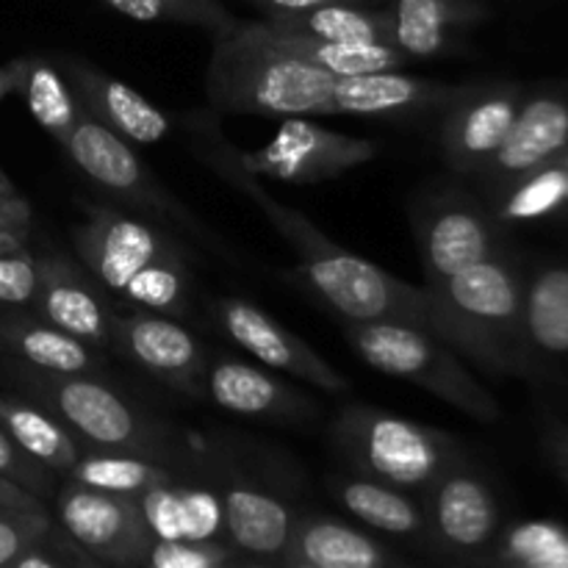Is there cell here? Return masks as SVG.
I'll return each mask as SVG.
<instances>
[{
	"label": "cell",
	"mask_w": 568,
	"mask_h": 568,
	"mask_svg": "<svg viewBox=\"0 0 568 568\" xmlns=\"http://www.w3.org/2000/svg\"><path fill=\"white\" fill-rule=\"evenodd\" d=\"M194 153L231 189L242 192L297 255V272L305 288L342 322H416L427 327V288L392 275L369 258L349 253L327 239L314 222L292 205L272 197L253 172L239 164L236 148L222 136L211 116L189 122Z\"/></svg>",
	"instance_id": "1"
},
{
	"label": "cell",
	"mask_w": 568,
	"mask_h": 568,
	"mask_svg": "<svg viewBox=\"0 0 568 568\" xmlns=\"http://www.w3.org/2000/svg\"><path fill=\"white\" fill-rule=\"evenodd\" d=\"M336 78L272 42L261 22L239 20L216 33L205 70V98L216 114L327 116Z\"/></svg>",
	"instance_id": "2"
},
{
	"label": "cell",
	"mask_w": 568,
	"mask_h": 568,
	"mask_svg": "<svg viewBox=\"0 0 568 568\" xmlns=\"http://www.w3.org/2000/svg\"><path fill=\"white\" fill-rule=\"evenodd\" d=\"M427 327L488 372L519 364L525 288L503 255H488L453 277L425 283Z\"/></svg>",
	"instance_id": "3"
},
{
	"label": "cell",
	"mask_w": 568,
	"mask_h": 568,
	"mask_svg": "<svg viewBox=\"0 0 568 568\" xmlns=\"http://www.w3.org/2000/svg\"><path fill=\"white\" fill-rule=\"evenodd\" d=\"M3 369L20 392L59 416L83 447L125 449L170 466L186 464L181 438L111 386L105 375H59L11 358Z\"/></svg>",
	"instance_id": "4"
},
{
	"label": "cell",
	"mask_w": 568,
	"mask_h": 568,
	"mask_svg": "<svg viewBox=\"0 0 568 568\" xmlns=\"http://www.w3.org/2000/svg\"><path fill=\"white\" fill-rule=\"evenodd\" d=\"M333 449L355 475L422 494L447 466L464 458L458 438L372 405H347L331 422Z\"/></svg>",
	"instance_id": "5"
},
{
	"label": "cell",
	"mask_w": 568,
	"mask_h": 568,
	"mask_svg": "<svg viewBox=\"0 0 568 568\" xmlns=\"http://www.w3.org/2000/svg\"><path fill=\"white\" fill-rule=\"evenodd\" d=\"M364 364L381 375L414 383L477 422H497L499 405L464 366L460 355L430 327L416 322H342Z\"/></svg>",
	"instance_id": "6"
},
{
	"label": "cell",
	"mask_w": 568,
	"mask_h": 568,
	"mask_svg": "<svg viewBox=\"0 0 568 568\" xmlns=\"http://www.w3.org/2000/svg\"><path fill=\"white\" fill-rule=\"evenodd\" d=\"M61 148L92 186L103 189L111 197L122 200L142 214L172 222L192 239L209 244L211 250H222L220 239L150 172L131 142L89 116L87 111H81L75 128L61 142Z\"/></svg>",
	"instance_id": "7"
},
{
	"label": "cell",
	"mask_w": 568,
	"mask_h": 568,
	"mask_svg": "<svg viewBox=\"0 0 568 568\" xmlns=\"http://www.w3.org/2000/svg\"><path fill=\"white\" fill-rule=\"evenodd\" d=\"M419 497L425 536L416 549L438 564L480 566L499 536V503L486 477L458 458Z\"/></svg>",
	"instance_id": "8"
},
{
	"label": "cell",
	"mask_w": 568,
	"mask_h": 568,
	"mask_svg": "<svg viewBox=\"0 0 568 568\" xmlns=\"http://www.w3.org/2000/svg\"><path fill=\"white\" fill-rule=\"evenodd\" d=\"M410 227L425 283L447 281L497 253V214L464 189L442 186L422 194L410 209Z\"/></svg>",
	"instance_id": "9"
},
{
	"label": "cell",
	"mask_w": 568,
	"mask_h": 568,
	"mask_svg": "<svg viewBox=\"0 0 568 568\" xmlns=\"http://www.w3.org/2000/svg\"><path fill=\"white\" fill-rule=\"evenodd\" d=\"M239 164L255 178L286 183H322L369 164L381 155V142L349 136L320 125L311 116H281V125L264 148L236 150Z\"/></svg>",
	"instance_id": "10"
},
{
	"label": "cell",
	"mask_w": 568,
	"mask_h": 568,
	"mask_svg": "<svg viewBox=\"0 0 568 568\" xmlns=\"http://www.w3.org/2000/svg\"><path fill=\"white\" fill-rule=\"evenodd\" d=\"M53 508L55 525L100 566L144 568V558L155 538L139 510L136 497L67 480L55 491Z\"/></svg>",
	"instance_id": "11"
},
{
	"label": "cell",
	"mask_w": 568,
	"mask_h": 568,
	"mask_svg": "<svg viewBox=\"0 0 568 568\" xmlns=\"http://www.w3.org/2000/svg\"><path fill=\"white\" fill-rule=\"evenodd\" d=\"M72 244L83 270L114 297L144 264L181 247L159 225L111 205H87V220L72 227Z\"/></svg>",
	"instance_id": "12"
},
{
	"label": "cell",
	"mask_w": 568,
	"mask_h": 568,
	"mask_svg": "<svg viewBox=\"0 0 568 568\" xmlns=\"http://www.w3.org/2000/svg\"><path fill=\"white\" fill-rule=\"evenodd\" d=\"M111 347L131 358L144 375L181 392L186 397H203L205 344L178 322V316L150 314V311H114L111 316Z\"/></svg>",
	"instance_id": "13"
},
{
	"label": "cell",
	"mask_w": 568,
	"mask_h": 568,
	"mask_svg": "<svg viewBox=\"0 0 568 568\" xmlns=\"http://www.w3.org/2000/svg\"><path fill=\"white\" fill-rule=\"evenodd\" d=\"M211 314H214L216 327L225 333L227 342L253 355L266 369L292 375L327 394H342L349 388L347 377L333 369L320 353H314L311 344L294 336L288 327L272 320L264 308H258L250 300L222 297L211 305Z\"/></svg>",
	"instance_id": "14"
},
{
	"label": "cell",
	"mask_w": 568,
	"mask_h": 568,
	"mask_svg": "<svg viewBox=\"0 0 568 568\" xmlns=\"http://www.w3.org/2000/svg\"><path fill=\"white\" fill-rule=\"evenodd\" d=\"M225 510L227 541L253 564L277 566L288 541L297 508L292 499L266 486L233 460H214V480Z\"/></svg>",
	"instance_id": "15"
},
{
	"label": "cell",
	"mask_w": 568,
	"mask_h": 568,
	"mask_svg": "<svg viewBox=\"0 0 568 568\" xmlns=\"http://www.w3.org/2000/svg\"><path fill=\"white\" fill-rule=\"evenodd\" d=\"M519 105L521 94L514 83H471L469 92L444 111L438 125V148L449 170L475 178L505 142Z\"/></svg>",
	"instance_id": "16"
},
{
	"label": "cell",
	"mask_w": 568,
	"mask_h": 568,
	"mask_svg": "<svg viewBox=\"0 0 568 568\" xmlns=\"http://www.w3.org/2000/svg\"><path fill=\"white\" fill-rule=\"evenodd\" d=\"M203 397L225 414L275 425H297L320 414L314 399L305 397L292 383L227 355L209 358L205 364Z\"/></svg>",
	"instance_id": "17"
},
{
	"label": "cell",
	"mask_w": 568,
	"mask_h": 568,
	"mask_svg": "<svg viewBox=\"0 0 568 568\" xmlns=\"http://www.w3.org/2000/svg\"><path fill=\"white\" fill-rule=\"evenodd\" d=\"M469 89L471 83H444L433 78L405 75L399 70L369 72V75L336 78L333 111L372 116V120H425V116L444 114Z\"/></svg>",
	"instance_id": "18"
},
{
	"label": "cell",
	"mask_w": 568,
	"mask_h": 568,
	"mask_svg": "<svg viewBox=\"0 0 568 568\" xmlns=\"http://www.w3.org/2000/svg\"><path fill=\"white\" fill-rule=\"evenodd\" d=\"M39 316L72 333L94 349H111V316L114 305L81 266L61 253L39 255V292L33 303Z\"/></svg>",
	"instance_id": "19"
},
{
	"label": "cell",
	"mask_w": 568,
	"mask_h": 568,
	"mask_svg": "<svg viewBox=\"0 0 568 568\" xmlns=\"http://www.w3.org/2000/svg\"><path fill=\"white\" fill-rule=\"evenodd\" d=\"M568 150V103L555 94H538L519 105L508 136L499 144L477 181L491 194H503L527 172L549 164Z\"/></svg>",
	"instance_id": "20"
},
{
	"label": "cell",
	"mask_w": 568,
	"mask_h": 568,
	"mask_svg": "<svg viewBox=\"0 0 568 568\" xmlns=\"http://www.w3.org/2000/svg\"><path fill=\"white\" fill-rule=\"evenodd\" d=\"M59 67L64 70V78L70 81L81 111L103 122L105 128L120 133L131 144H159L175 128L172 116L142 92H136L131 83L120 81L87 61L72 59V55L59 59Z\"/></svg>",
	"instance_id": "21"
},
{
	"label": "cell",
	"mask_w": 568,
	"mask_h": 568,
	"mask_svg": "<svg viewBox=\"0 0 568 568\" xmlns=\"http://www.w3.org/2000/svg\"><path fill=\"white\" fill-rule=\"evenodd\" d=\"M277 566L286 568H392L408 558L327 514H297Z\"/></svg>",
	"instance_id": "22"
},
{
	"label": "cell",
	"mask_w": 568,
	"mask_h": 568,
	"mask_svg": "<svg viewBox=\"0 0 568 568\" xmlns=\"http://www.w3.org/2000/svg\"><path fill=\"white\" fill-rule=\"evenodd\" d=\"M153 538L166 541H227L225 510L216 486L178 475L136 497ZM231 544V541H227Z\"/></svg>",
	"instance_id": "23"
},
{
	"label": "cell",
	"mask_w": 568,
	"mask_h": 568,
	"mask_svg": "<svg viewBox=\"0 0 568 568\" xmlns=\"http://www.w3.org/2000/svg\"><path fill=\"white\" fill-rule=\"evenodd\" d=\"M388 44L414 59H438L458 48L460 33L488 17L480 0H388Z\"/></svg>",
	"instance_id": "24"
},
{
	"label": "cell",
	"mask_w": 568,
	"mask_h": 568,
	"mask_svg": "<svg viewBox=\"0 0 568 568\" xmlns=\"http://www.w3.org/2000/svg\"><path fill=\"white\" fill-rule=\"evenodd\" d=\"M0 353L11 361L59 375H103V355L92 344L20 308L0 314Z\"/></svg>",
	"instance_id": "25"
},
{
	"label": "cell",
	"mask_w": 568,
	"mask_h": 568,
	"mask_svg": "<svg viewBox=\"0 0 568 568\" xmlns=\"http://www.w3.org/2000/svg\"><path fill=\"white\" fill-rule=\"evenodd\" d=\"M327 486L336 503H342L361 525L419 547L425 536V508L419 494L364 475H336Z\"/></svg>",
	"instance_id": "26"
},
{
	"label": "cell",
	"mask_w": 568,
	"mask_h": 568,
	"mask_svg": "<svg viewBox=\"0 0 568 568\" xmlns=\"http://www.w3.org/2000/svg\"><path fill=\"white\" fill-rule=\"evenodd\" d=\"M0 425L31 458L55 475H67L83 453V444L67 430L64 422L31 397L0 394Z\"/></svg>",
	"instance_id": "27"
},
{
	"label": "cell",
	"mask_w": 568,
	"mask_h": 568,
	"mask_svg": "<svg viewBox=\"0 0 568 568\" xmlns=\"http://www.w3.org/2000/svg\"><path fill=\"white\" fill-rule=\"evenodd\" d=\"M266 37L275 44H281L286 53L297 55L305 64L316 67V70L327 72L333 78H353V75H369V72H386V70H403L408 64V55L397 50L388 42H331V39H314L300 37V33L275 31L258 20Z\"/></svg>",
	"instance_id": "28"
},
{
	"label": "cell",
	"mask_w": 568,
	"mask_h": 568,
	"mask_svg": "<svg viewBox=\"0 0 568 568\" xmlns=\"http://www.w3.org/2000/svg\"><path fill=\"white\" fill-rule=\"evenodd\" d=\"M264 22L275 31L331 42H388L392 31L386 6L364 3H325L303 11H275L264 14Z\"/></svg>",
	"instance_id": "29"
},
{
	"label": "cell",
	"mask_w": 568,
	"mask_h": 568,
	"mask_svg": "<svg viewBox=\"0 0 568 568\" xmlns=\"http://www.w3.org/2000/svg\"><path fill=\"white\" fill-rule=\"evenodd\" d=\"M178 475H181L178 466L159 464V460L125 453V449L83 447L81 458L67 471V480L100 488V491L122 494V497H139L148 488L175 480Z\"/></svg>",
	"instance_id": "30"
},
{
	"label": "cell",
	"mask_w": 568,
	"mask_h": 568,
	"mask_svg": "<svg viewBox=\"0 0 568 568\" xmlns=\"http://www.w3.org/2000/svg\"><path fill=\"white\" fill-rule=\"evenodd\" d=\"M120 300L131 311H150V314L183 316L192 300V270L183 247L161 255V258L144 264L125 288Z\"/></svg>",
	"instance_id": "31"
},
{
	"label": "cell",
	"mask_w": 568,
	"mask_h": 568,
	"mask_svg": "<svg viewBox=\"0 0 568 568\" xmlns=\"http://www.w3.org/2000/svg\"><path fill=\"white\" fill-rule=\"evenodd\" d=\"M521 331L536 349L568 355V270L552 266L530 281L521 305Z\"/></svg>",
	"instance_id": "32"
},
{
	"label": "cell",
	"mask_w": 568,
	"mask_h": 568,
	"mask_svg": "<svg viewBox=\"0 0 568 568\" xmlns=\"http://www.w3.org/2000/svg\"><path fill=\"white\" fill-rule=\"evenodd\" d=\"M20 94L37 125L48 136H53L59 144L70 136L81 116V103H78L70 81L61 75L53 61L42 59V55H28Z\"/></svg>",
	"instance_id": "33"
},
{
	"label": "cell",
	"mask_w": 568,
	"mask_h": 568,
	"mask_svg": "<svg viewBox=\"0 0 568 568\" xmlns=\"http://www.w3.org/2000/svg\"><path fill=\"white\" fill-rule=\"evenodd\" d=\"M480 564L519 568H568V530L558 521H519L494 538Z\"/></svg>",
	"instance_id": "34"
},
{
	"label": "cell",
	"mask_w": 568,
	"mask_h": 568,
	"mask_svg": "<svg viewBox=\"0 0 568 568\" xmlns=\"http://www.w3.org/2000/svg\"><path fill=\"white\" fill-rule=\"evenodd\" d=\"M568 194V150L549 164L527 172L516 183H510L497 203L499 222H530L552 214L566 203Z\"/></svg>",
	"instance_id": "35"
},
{
	"label": "cell",
	"mask_w": 568,
	"mask_h": 568,
	"mask_svg": "<svg viewBox=\"0 0 568 568\" xmlns=\"http://www.w3.org/2000/svg\"><path fill=\"white\" fill-rule=\"evenodd\" d=\"M122 17L136 22H175V26L203 28L209 33H225L236 26V17L222 0H103Z\"/></svg>",
	"instance_id": "36"
},
{
	"label": "cell",
	"mask_w": 568,
	"mask_h": 568,
	"mask_svg": "<svg viewBox=\"0 0 568 568\" xmlns=\"http://www.w3.org/2000/svg\"><path fill=\"white\" fill-rule=\"evenodd\" d=\"M253 564L227 541H166L155 538L144 568H231Z\"/></svg>",
	"instance_id": "37"
},
{
	"label": "cell",
	"mask_w": 568,
	"mask_h": 568,
	"mask_svg": "<svg viewBox=\"0 0 568 568\" xmlns=\"http://www.w3.org/2000/svg\"><path fill=\"white\" fill-rule=\"evenodd\" d=\"M0 477L17 483L26 491L37 494L39 499H53L55 491H59V475L53 469H48L44 464H39L37 458H31L6 433L3 425H0Z\"/></svg>",
	"instance_id": "38"
},
{
	"label": "cell",
	"mask_w": 568,
	"mask_h": 568,
	"mask_svg": "<svg viewBox=\"0 0 568 568\" xmlns=\"http://www.w3.org/2000/svg\"><path fill=\"white\" fill-rule=\"evenodd\" d=\"M39 292V255L22 247L0 253V308H31Z\"/></svg>",
	"instance_id": "39"
},
{
	"label": "cell",
	"mask_w": 568,
	"mask_h": 568,
	"mask_svg": "<svg viewBox=\"0 0 568 568\" xmlns=\"http://www.w3.org/2000/svg\"><path fill=\"white\" fill-rule=\"evenodd\" d=\"M53 527L48 508L39 510H0V568L14 564L17 555L37 544Z\"/></svg>",
	"instance_id": "40"
},
{
	"label": "cell",
	"mask_w": 568,
	"mask_h": 568,
	"mask_svg": "<svg viewBox=\"0 0 568 568\" xmlns=\"http://www.w3.org/2000/svg\"><path fill=\"white\" fill-rule=\"evenodd\" d=\"M44 508V499H39L37 494L26 491L17 483L0 477V510H39Z\"/></svg>",
	"instance_id": "41"
},
{
	"label": "cell",
	"mask_w": 568,
	"mask_h": 568,
	"mask_svg": "<svg viewBox=\"0 0 568 568\" xmlns=\"http://www.w3.org/2000/svg\"><path fill=\"white\" fill-rule=\"evenodd\" d=\"M255 9H261L264 14H275V11H303L314 9V6L325 3H364V6H381L383 0H247Z\"/></svg>",
	"instance_id": "42"
},
{
	"label": "cell",
	"mask_w": 568,
	"mask_h": 568,
	"mask_svg": "<svg viewBox=\"0 0 568 568\" xmlns=\"http://www.w3.org/2000/svg\"><path fill=\"white\" fill-rule=\"evenodd\" d=\"M31 205L20 194H11V197H0V225L9 227H28L31 225Z\"/></svg>",
	"instance_id": "43"
},
{
	"label": "cell",
	"mask_w": 568,
	"mask_h": 568,
	"mask_svg": "<svg viewBox=\"0 0 568 568\" xmlns=\"http://www.w3.org/2000/svg\"><path fill=\"white\" fill-rule=\"evenodd\" d=\"M28 55H20V59H11L6 64H0V103H3L9 94L20 92L22 75H26Z\"/></svg>",
	"instance_id": "44"
},
{
	"label": "cell",
	"mask_w": 568,
	"mask_h": 568,
	"mask_svg": "<svg viewBox=\"0 0 568 568\" xmlns=\"http://www.w3.org/2000/svg\"><path fill=\"white\" fill-rule=\"evenodd\" d=\"M22 247H28V227L0 225V253H14Z\"/></svg>",
	"instance_id": "45"
},
{
	"label": "cell",
	"mask_w": 568,
	"mask_h": 568,
	"mask_svg": "<svg viewBox=\"0 0 568 568\" xmlns=\"http://www.w3.org/2000/svg\"><path fill=\"white\" fill-rule=\"evenodd\" d=\"M552 444H555V453H558V458L568 466V436L566 433H555Z\"/></svg>",
	"instance_id": "46"
},
{
	"label": "cell",
	"mask_w": 568,
	"mask_h": 568,
	"mask_svg": "<svg viewBox=\"0 0 568 568\" xmlns=\"http://www.w3.org/2000/svg\"><path fill=\"white\" fill-rule=\"evenodd\" d=\"M11 194H20V192H17V186L11 183V178L0 170V197H11Z\"/></svg>",
	"instance_id": "47"
},
{
	"label": "cell",
	"mask_w": 568,
	"mask_h": 568,
	"mask_svg": "<svg viewBox=\"0 0 568 568\" xmlns=\"http://www.w3.org/2000/svg\"><path fill=\"white\" fill-rule=\"evenodd\" d=\"M566 203H568V194H566Z\"/></svg>",
	"instance_id": "48"
}]
</instances>
